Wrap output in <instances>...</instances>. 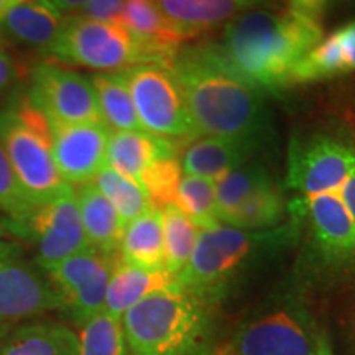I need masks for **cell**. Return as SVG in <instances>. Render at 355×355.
<instances>
[{
    "mask_svg": "<svg viewBox=\"0 0 355 355\" xmlns=\"http://www.w3.org/2000/svg\"><path fill=\"white\" fill-rule=\"evenodd\" d=\"M121 321L128 355H214L209 304L180 285L146 296Z\"/></svg>",
    "mask_w": 355,
    "mask_h": 355,
    "instance_id": "277c9868",
    "label": "cell"
},
{
    "mask_svg": "<svg viewBox=\"0 0 355 355\" xmlns=\"http://www.w3.org/2000/svg\"><path fill=\"white\" fill-rule=\"evenodd\" d=\"M66 17L58 13L44 0H28L17 3L0 20L2 42L50 53Z\"/></svg>",
    "mask_w": 355,
    "mask_h": 355,
    "instance_id": "d6986e66",
    "label": "cell"
},
{
    "mask_svg": "<svg viewBox=\"0 0 355 355\" xmlns=\"http://www.w3.org/2000/svg\"><path fill=\"white\" fill-rule=\"evenodd\" d=\"M48 6H51L58 13H61L63 17L76 15L81 8L86 6L91 0H44Z\"/></svg>",
    "mask_w": 355,
    "mask_h": 355,
    "instance_id": "74e56055",
    "label": "cell"
},
{
    "mask_svg": "<svg viewBox=\"0 0 355 355\" xmlns=\"http://www.w3.org/2000/svg\"><path fill=\"white\" fill-rule=\"evenodd\" d=\"M180 157H168L159 159L153 166H150L141 176L140 184L145 189L150 204L155 209L162 211L168 204L175 201V194L183 178Z\"/></svg>",
    "mask_w": 355,
    "mask_h": 355,
    "instance_id": "1f68e13d",
    "label": "cell"
},
{
    "mask_svg": "<svg viewBox=\"0 0 355 355\" xmlns=\"http://www.w3.org/2000/svg\"><path fill=\"white\" fill-rule=\"evenodd\" d=\"M81 355H128L122 321L102 311L81 327Z\"/></svg>",
    "mask_w": 355,
    "mask_h": 355,
    "instance_id": "4dcf8cb0",
    "label": "cell"
},
{
    "mask_svg": "<svg viewBox=\"0 0 355 355\" xmlns=\"http://www.w3.org/2000/svg\"><path fill=\"white\" fill-rule=\"evenodd\" d=\"M176 285L178 277L171 275L166 268L145 270L125 263L121 257H117L105 291L104 311L110 316L122 319L132 306L146 296Z\"/></svg>",
    "mask_w": 355,
    "mask_h": 355,
    "instance_id": "ffe728a7",
    "label": "cell"
},
{
    "mask_svg": "<svg viewBox=\"0 0 355 355\" xmlns=\"http://www.w3.org/2000/svg\"><path fill=\"white\" fill-rule=\"evenodd\" d=\"M7 232L30 242L35 261L46 268L89 250V243L74 198V186L60 196L35 206L20 222H7Z\"/></svg>",
    "mask_w": 355,
    "mask_h": 355,
    "instance_id": "30bf717a",
    "label": "cell"
},
{
    "mask_svg": "<svg viewBox=\"0 0 355 355\" xmlns=\"http://www.w3.org/2000/svg\"><path fill=\"white\" fill-rule=\"evenodd\" d=\"M291 219L290 224L265 230L222 224L201 229L188 265L178 275V285L209 306L227 298L229 293L293 245L301 222L296 216Z\"/></svg>",
    "mask_w": 355,
    "mask_h": 355,
    "instance_id": "3957f363",
    "label": "cell"
},
{
    "mask_svg": "<svg viewBox=\"0 0 355 355\" xmlns=\"http://www.w3.org/2000/svg\"><path fill=\"white\" fill-rule=\"evenodd\" d=\"M193 141V140H191ZM189 141L165 139L145 130L112 132L107 146V166L140 184L150 166L168 157H180Z\"/></svg>",
    "mask_w": 355,
    "mask_h": 355,
    "instance_id": "e0dca14e",
    "label": "cell"
},
{
    "mask_svg": "<svg viewBox=\"0 0 355 355\" xmlns=\"http://www.w3.org/2000/svg\"><path fill=\"white\" fill-rule=\"evenodd\" d=\"M56 168L66 183H91L107 166L110 128L102 121L48 123Z\"/></svg>",
    "mask_w": 355,
    "mask_h": 355,
    "instance_id": "9a60e30c",
    "label": "cell"
},
{
    "mask_svg": "<svg viewBox=\"0 0 355 355\" xmlns=\"http://www.w3.org/2000/svg\"><path fill=\"white\" fill-rule=\"evenodd\" d=\"M28 102L48 123L101 121L91 78L56 63H40L30 76Z\"/></svg>",
    "mask_w": 355,
    "mask_h": 355,
    "instance_id": "5bb4252c",
    "label": "cell"
},
{
    "mask_svg": "<svg viewBox=\"0 0 355 355\" xmlns=\"http://www.w3.org/2000/svg\"><path fill=\"white\" fill-rule=\"evenodd\" d=\"M347 332H349V343L352 345V350L355 354V300L352 308L349 311V318H347Z\"/></svg>",
    "mask_w": 355,
    "mask_h": 355,
    "instance_id": "60d3db41",
    "label": "cell"
},
{
    "mask_svg": "<svg viewBox=\"0 0 355 355\" xmlns=\"http://www.w3.org/2000/svg\"><path fill=\"white\" fill-rule=\"evenodd\" d=\"M163 235H165V268L178 277L188 265L196 245L199 229L175 204L162 209Z\"/></svg>",
    "mask_w": 355,
    "mask_h": 355,
    "instance_id": "83f0119b",
    "label": "cell"
},
{
    "mask_svg": "<svg viewBox=\"0 0 355 355\" xmlns=\"http://www.w3.org/2000/svg\"><path fill=\"white\" fill-rule=\"evenodd\" d=\"M48 55L60 63L97 73H117L148 64L145 53L122 24L66 17L63 28Z\"/></svg>",
    "mask_w": 355,
    "mask_h": 355,
    "instance_id": "ba28073f",
    "label": "cell"
},
{
    "mask_svg": "<svg viewBox=\"0 0 355 355\" xmlns=\"http://www.w3.org/2000/svg\"><path fill=\"white\" fill-rule=\"evenodd\" d=\"M17 2L21 3V2H28V0H17Z\"/></svg>",
    "mask_w": 355,
    "mask_h": 355,
    "instance_id": "f6af8a7d",
    "label": "cell"
},
{
    "mask_svg": "<svg viewBox=\"0 0 355 355\" xmlns=\"http://www.w3.org/2000/svg\"><path fill=\"white\" fill-rule=\"evenodd\" d=\"M117 257L89 248L43 268L60 298V311L78 327L104 311L105 291Z\"/></svg>",
    "mask_w": 355,
    "mask_h": 355,
    "instance_id": "7c38bea8",
    "label": "cell"
},
{
    "mask_svg": "<svg viewBox=\"0 0 355 355\" xmlns=\"http://www.w3.org/2000/svg\"><path fill=\"white\" fill-rule=\"evenodd\" d=\"M275 184L272 173L265 163L252 159L237 170L230 171L216 181V212L217 220L225 224L230 214L237 209L248 196L266 186Z\"/></svg>",
    "mask_w": 355,
    "mask_h": 355,
    "instance_id": "484cf974",
    "label": "cell"
},
{
    "mask_svg": "<svg viewBox=\"0 0 355 355\" xmlns=\"http://www.w3.org/2000/svg\"><path fill=\"white\" fill-rule=\"evenodd\" d=\"M337 38H339L340 46H343L345 61H347L349 71L355 73V19L334 30Z\"/></svg>",
    "mask_w": 355,
    "mask_h": 355,
    "instance_id": "d590c367",
    "label": "cell"
},
{
    "mask_svg": "<svg viewBox=\"0 0 355 355\" xmlns=\"http://www.w3.org/2000/svg\"><path fill=\"white\" fill-rule=\"evenodd\" d=\"M50 278L19 243L0 239V324L60 311Z\"/></svg>",
    "mask_w": 355,
    "mask_h": 355,
    "instance_id": "4fadbf2b",
    "label": "cell"
},
{
    "mask_svg": "<svg viewBox=\"0 0 355 355\" xmlns=\"http://www.w3.org/2000/svg\"><path fill=\"white\" fill-rule=\"evenodd\" d=\"M3 334H6V331H0V339H2Z\"/></svg>",
    "mask_w": 355,
    "mask_h": 355,
    "instance_id": "ee69618b",
    "label": "cell"
},
{
    "mask_svg": "<svg viewBox=\"0 0 355 355\" xmlns=\"http://www.w3.org/2000/svg\"><path fill=\"white\" fill-rule=\"evenodd\" d=\"M123 73L141 130L165 139H199L181 89L166 66L139 64Z\"/></svg>",
    "mask_w": 355,
    "mask_h": 355,
    "instance_id": "9c48e42d",
    "label": "cell"
},
{
    "mask_svg": "<svg viewBox=\"0 0 355 355\" xmlns=\"http://www.w3.org/2000/svg\"><path fill=\"white\" fill-rule=\"evenodd\" d=\"M17 76H19V71H17L15 61L12 60L6 48L0 44V94L12 86Z\"/></svg>",
    "mask_w": 355,
    "mask_h": 355,
    "instance_id": "8d00e7d4",
    "label": "cell"
},
{
    "mask_svg": "<svg viewBox=\"0 0 355 355\" xmlns=\"http://www.w3.org/2000/svg\"><path fill=\"white\" fill-rule=\"evenodd\" d=\"M121 24L145 53L148 64L168 66L191 38L162 12L157 0H125Z\"/></svg>",
    "mask_w": 355,
    "mask_h": 355,
    "instance_id": "2e32d148",
    "label": "cell"
},
{
    "mask_svg": "<svg viewBox=\"0 0 355 355\" xmlns=\"http://www.w3.org/2000/svg\"><path fill=\"white\" fill-rule=\"evenodd\" d=\"M288 211V204L278 186H266L255 191L235 209L225 225L242 230H265L279 225Z\"/></svg>",
    "mask_w": 355,
    "mask_h": 355,
    "instance_id": "4316f807",
    "label": "cell"
},
{
    "mask_svg": "<svg viewBox=\"0 0 355 355\" xmlns=\"http://www.w3.org/2000/svg\"><path fill=\"white\" fill-rule=\"evenodd\" d=\"M123 3H125V0H91L76 15L96 21L121 24Z\"/></svg>",
    "mask_w": 355,
    "mask_h": 355,
    "instance_id": "836d02e7",
    "label": "cell"
},
{
    "mask_svg": "<svg viewBox=\"0 0 355 355\" xmlns=\"http://www.w3.org/2000/svg\"><path fill=\"white\" fill-rule=\"evenodd\" d=\"M355 176V140L343 132H313L290 141L285 186L301 196L339 193Z\"/></svg>",
    "mask_w": 355,
    "mask_h": 355,
    "instance_id": "52a82bcc",
    "label": "cell"
},
{
    "mask_svg": "<svg viewBox=\"0 0 355 355\" xmlns=\"http://www.w3.org/2000/svg\"><path fill=\"white\" fill-rule=\"evenodd\" d=\"M261 146L252 141L222 137H199L189 141L181 153V170L184 175L219 181L227 173L252 162Z\"/></svg>",
    "mask_w": 355,
    "mask_h": 355,
    "instance_id": "ac0fdd59",
    "label": "cell"
},
{
    "mask_svg": "<svg viewBox=\"0 0 355 355\" xmlns=\"http://www.w3.org/2000/svg\"><path fill=\"white\" fill-rule=\"evenodd\" d=\"M33 207L0 144V214L7 222H20Z\"/></svg>",
    "mask_w": 355,
    "mask_h": 355,
    "instance_id": "d6a6232c",
    "label": "cell"
},
{
    "mask_svg": "<svg viewBox=\"0 0 355 355\" xmlns=\"http://www.w3.org/2000/svg\"><path fill=\"white\" fill-rule=\"evenodd\" d=\"M324 38L318 20L252 8L227 21L217 43L229 64L263 94L291 86L296 64Z\"/></svg>",
    "mask_w": 355,
    "mask_h": 355,
    "instance_id": "7a4b0ae2",
    "label": "cell"
},
{
    "mask_svg": "<svg viewBox=\"0 0 355 355\" xmlns=\"http://www.w3.org/2000/svg\"><path fill=\"white\" fill-rule=\"evenodd\" d=\"M288 209L308 229V257L326 278L355 275V220L337 193L301 196Z\"/></svg>",
    "mask_w": 355,
    "mask_h": 355,
    "instance_id": "8992f818",
    "label": "cell"
},
{
    "mask_svg": "<svg viewBox=\"0 0 355 355\" xmlns=\"http://www.w3.org/2000/svg\"><path fill=\"white\" fill-rule=\"evenodd\" d=\"M91 83L96 91L101 121L110 132L141 130L123 71L94 74Z\"/></svg>",
    "mask_w": 355,
    "mask_h": 355,
    "instance_id": "d4e9b609",
    "label": "cell"
},
{
    "mask_svg": "<svg viewBox=\"0 0 355 355\" xmlns=\"http://www.w3.org/2000/svg\"><path fill=\"white\" fill-rule=\"evenodd\" d=\"M92 183L101 191L102 196L112 204L125 225L144 212L152 209V204L141 184L121 175L110 166L102 168Z\"/></svg>",
    "mask_w": 355,
    "mask_h": 355,
    "instance_id": "f1b7e54d",
    "label": "cell"
},
{
    "mask_svg": "<svg viewBox=\"0 0 355 355\" xmlns=\"http://www.w3.org/2000/svg\"><path fill=\"white\" fill-rule=\"evenodd\" d=\"M74 198L89 247L102 255L117 257L125 224L112 204L102 196L92 181L74 186Z\"/></svg>",
    "mask_w": 355,
    "mask_h": 355,
    "instance_id": "44dd1931",
    "label": "cell"
},
{
    "mask_svg": "<svg viewBox=\"0 0 355 355\" xmlns=\"http://www.w3.org/2000/svg\"><path fill=\"white\" fill-rule=\"evenodd\" d=\"M119 257L125 263L145 270L165 268V235L159 209H148L128 222L119 248Z\"/></svg>",
    "mask_w": 355,
    "mask_h": 355,
    "instance_id": "cb8c5ba5",
    "label": "cell"
},
{
    "mask_svg": "<svg viewBox=\"0 0 355 355\" xmlns=\"http://www.w3.org/2000/svg\"><path fill=\"white\" fill-rule=\"evenodd\" d=\"M3 234H7V227H6V219H3V216L0 214V239L3 237Z\"/></svg>",
    "mask_w": 355,
    "mask_h": 355,
    "instance_id": "7bdbcfd3",
    "label": "cell"
},
{
    "mask_svg": "<svg viewBox=\"0 0 355 355\" xmlns=\"http://www.w3.org/2000/svg\"><path fill=\"white\" fill-rule=\"evenodd\" d=\"M173 204L199 229H209L220 224L216 212V183L207 178L184 175L178 184Z\"/></svg>",
    "mask_w": 355,
    "mask_h": 355,
    "instance_id": "f546056e",
    "label": "cell"
},
{
    "mask_svg": "<svg viewBox=\"0 0 355 355\" xmlns=\"http://www.w3.org/2000/svg\"><path fill=\"white\" fill-rule=\"evenodd\" d=\"M265 2L268 0H157L162 12L191 38Z\"/></svg>",
    "mask_w": 355,
    "mask_h": 355,
    "instance_id": "7402d4cb",
    "label": "cell"
},
{
    "mask_svg": "<svg viewBox=\"0 0 355 355\" xmlns=\"http://www.w3.org/2000/svg\"><path fill=\"white\" fill-rule=\"evenodd\" d=\"M17 3H19L17 0H0V20H2Z\"/></svg>",
    "mask_w": 355,
    "mask_h": 355,
    "instance_id": "b9f144b4",
    "label": "cell"
},
{
    "mask_svg": "<svg viewBox=\"0 0 355 355\" xmlns=\"http://www.w3.org/2000/svg\"><path fill=\"white\" fill-rule=\"evenodd\" d=\"M0 144L33 206L73 188L56 168L50 125L28 99L0 112Z\"/></svg>",
    "mask_w": 355,
    "mask_h": 355,
    "instance_id": "5b68a950",
    "label": "cell"
},
{
    "mask_svg": "<svg viewBox=\"0 0 355 355\" xmlns=\"http://www.w3.org/2000/svg\"><path fill=\"white\" fill-rule=\"evenodd\" d=\"M0 355H81L79 337L64 324L35 321L0 339Z\"/></svg>",
    "mask_w": 355,
    "mask_h": 355,
    "instance_id": "603a6c76",
    "label": "cell"
},
{
    "mask_svg": "<svg viewBox=\"0 0 355 355\" xmlns=\"http://www.w3.org/2000/svg\"><path fill=\"white\" fill-rule=\"evenodd\" d=\"M332 0H288V10L318 20L327 10Z\"/></svg>",
    "mask_w": 355,
    "mask_h": 355,
    "instance_id": "e575fe53",
    "label": "cell"
},
{
    "mask_svg": "<svg viewBox=\"0 0 355 355\" xmlns=\"http://www.w3.org/2000/svg\"><path fill=\"white\" fill-rule=\"evenodd\" d=\"M166 68L181 89L198 137L266 145L272 127L265 94L229 64L217 43L181 46Z\"/></svg>",
    "mask_w": 355,
    "mask_h": 355,
    "instance_id": "6da1fadb",
    "label": "cell"
},
{
    "mask_svg": "<svg viewBox=\"0 0 355 355\" xmlns=\"http://www.w3.org/2000/svg\"><path fill=\"white\" fill-rule=\"evenodd\" d=\"M314 355H336L334 350H332L329 339L324 332H319L318 334V343H316V350H314Z\"/></svg>",
    "mask_w": 355,
    "mask_h": 355,
    "instance_id": "ab89813d",
    "label": "cell"
},
{
    "mask_svg": "<svg viewBox=\"0 0 355 355\" xmlns=\"http://www.w3.org/2000/svg\"><path fill=\"white\" fill-rule=\"evenodd\" d=\"M343 199L344 206L347 207V211L350 212V216L354 217L355 220V176L352 180H349L347 183H345L343 188L339 189V193H337Z\"/></svg>",
    "mask_w": 355,
    "mask_h": 355,
    "instance_id": "f35d334b",
    "label": "cell"
},
{
    "mask_svg": "<svg viewBox=\"0 0 355 355\" xmlns=\"http://www.w3.org/2000/svg\"><path fill=\"white\" fill-rule=\"evenodd\" d=\"M318 334L308 311L288 301L243 322L227 355H314Z\"/></svg>",
    "mask_w": 355,
    "mask_h": 355,
    "instance_id": "8fae6325",
    "label": "cell"
}]
</instances>
